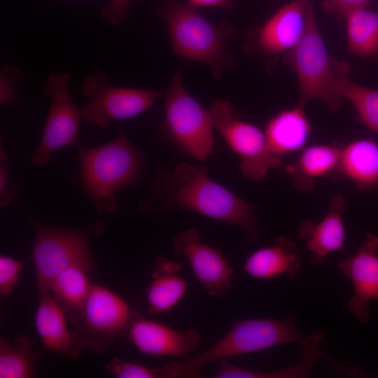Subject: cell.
Returning <instances> with one entry per match:
<instances>
[{"label":"cell","instance_id":"1","mask_svg":"<svg viewBox=\"0 0 378 378\" xmlns=\"http://www.w3.org/2000/svg\"><path fill=\"white\" fill-rule=\"evenodd\" d=\"M257 208L211 180L204 164L187 162L173 169H158L148 192L138 202L144 215L188 210L238 226L251 243L256 242L263 233L254 214Z\"/></svg>","mask_w":378,"mask_h":378},{"label":"cell","instance_id":"2","mask_svg":"<svg viewBox=\"0 0 378 378\" xmlns=\"http://www.w3.org/2000/svg\"><path fill=\"white\" fill-rule=\"evenodd\" d=\"M160 1L157 14L164 22L178 56L206 64L216 79L234 69V59L226 47L236 31L231 24H213L201 14L199 7L189 2Z\"/></svg>","mask_w":378,"mask_h":378},{"label":"cell","instance_id":"3","mask_svg":"<svg viewBox=\"0 0 378 378\" xmlns=\"http://www.w3.org/2000/svg\"><path fill=\"white\" fill-rule=\"evenodd\" d=\"M296 314L235 321L230 330L214 345L183 361L163 365L165 378H199L206 365L230 357L251 354L286 344L305 346L311 339L296 326Z\"/></svg>","mask_w":378,"mask_h":378},{"label":"cell","instance_id":"4","mask_svg":"<svg viewBox=\"0 0 378 378\" xmlns=\"http://www.w3.org/2000/svg\"><path fill=\"white\" fill-rule=\"evenodd\" d=\"M76 146L83 192L98 213H114L118 206L117 192L132 186L140 177L141 153L130 144L120 127L118 136L108 143L94 148Z\"/></svg>","mask_w":378,"mask_h":378},{"label":"cell","instance_id":"5","mask_svg":"<svg viewBox=\"0 0 378 378\" xmlns=\"http://www.w3.org/2000/svg\"><path fill=\"white\" fill-rule=\"evenodd\" d=\"M284 59L298 78L297 106L304 108L310 100L317 99L326 104L332 112L340 109L344 100L337 92V81L341 74L349 71V66L328 55L310 1L304 34L284 55Z\"/></svg>","mask_w":378,"mask_h":378},{"label":"cell","instance_id":"6","mask_svg":"<svg viewBox=\"0 0 378 378\" xmlns=\"http://www.w3.org/2000/svg\"><path fill=\"white\" fill-rule=\"evenodd\" d=\"M27 220L34 231L30 259L36 269L39 299L50 293L53 279L66 269L79 265L89 272L94 268L88 238L103 233L104 220H98L80 228L52 227L34 216H29Z\"/></svg>","mask_w":378,"mask_h":378},{"label":"cell","instance_id":"7","mask_svg":"<svg viewBox=\"0 0 378 378\" xmlns=\"http://www.w3.org/2000/svg\"><path fill=\"white\" fill-rule=\"evenodd\" d=\"M162 127L177 146L191 157L204 162L213 153V119L184 87L176 71L164 97Z\"/></svg>","mask_w":378,"mask_h":378},{"label":"cell","instance_id":"8","mask_svg":"<svg viewBox=\"0 0 378 378\" xmlns=\"http://www.w3.org/2000/svg\"><path fill=\"white\" fill-rule=\"evenodd\" d=\"M132 312L133 308L116 293L93 284L83 305L67 316L83 346L102 354L125 335Z\"/></svg>","mask_w":378,"mask_h":378},{"label":"cell","instance_id":"9","mask_svg":"<svg viewBox=\"0 0 378 378\" xmlns=\"http://www.w3.org/2000/svg\"><path fill=\"white\" fill-rule=\"evenodd\" d=\"M214 128L240 158L242 174L254 181L263 180L269 171L281 167V157L270 148L265 132L240 120L227 100L217 99L211 106Z\"/></svg>","mask_w":378,"mask_h":378},{"label":"cell","instance_id":"10","mask_svg":"<svg viewBox=\"0 0 378 378\" xmlns=\"http://www.w3.org/2000/svg\"><path fill=\"white\" fill-rule=\"evenodd\" d=\"M81 93L90 103L80 109L86 123L106 127L113 120L138 116L152 106L161 96L159 91L113 86L103 71L85 78Z\"/></svg>","mask_w":378,"mask_h":378},{"label":"cell","instance_id":"11","mask_svg":"<svg viewBox=\"0 0 378 378\" xmlns=\"http://www.w3.org/2000/svg\"><path fill=\"white\" fill-rule=\"evenodd\" d=\"M69 85V74L60 72L50 75L43 88V93L51 102L41 143L32 154L31 161L36 166L46 167L55 151L78 144L81 116L71 98Z\"/></svg>","mask_w":378,"mask_h":378},{"label":"cell","instance_id":"12","mask_svg":"<svg viewBox=\"0 0 378 378\" xmlns=\"http://www.w3.org/2000/svg\"><path fill=\"white\" fill-rule=\"evenodd\" d=\"M175 255L183 257L195 279L212 297L221 298L232 287L234 270L220 250L203 244L197 228L178 233L172 240Z\"/></svg>","mask_w":378,"mask_h":378},{"label":"cell","instance_id":"13","mask_svg":"<svg viewBox=\"0 0 378 378\" xmlns=\"http://www.w3.org/2000/svg\"><path fill=\"white\" fill-rule=\"evenodd\" d=\"M124 336L144 354L185 358L197 351L200 341L197 330H175L147 319L135 309Z\"/></svg>","mask_w":378,"mask_h":378},{"label":"cell","instance_id":"14","mask_svg":"<svg viewBox=\"0 0 378 378\" xmlns=\"http://www.w3.org/2000/svg\"><path fill=\"white\" fill-rule=\"evenodd\" d=\"M339 270L351 281L354 295L348 309L360 322L370 319V304L378 300V237L368 233L356 253L340 261Z\"/></svg>","mask_w":378,"mask_h":378},{"label":"cell","instance_id":"15","mask_svg":"<svg viewBox=\"0 0 378 378\" xmlns=\"http://www.w3.org/2000/svg\"><path fill=\"white\" fill-rule=\"evenodd\" d=\"M309 2L294 0L281 8L251 34V48L265 57L291 50L304 34Z\"/></svg>","mask_w":378,"mask_h":378},{"label":"cell","instance_id":"16","mask_svg":"<svg viewBox=\"0 0 378 378\" xmlns=\"http://www.w3.org/2000/svg\"><path fill=\"white\" fill-rule=\"evenodd\" d=\"M329 209L318 223L305 220L298 228V237L306 242L312 265H321L331 253L343 248L346 239L343 214L347 200L342 194L330 198Z\"/></svg>","mask_w":378,"mask_h":378},{"label":"cell","instance_id":"17","mask_svg":"<svg viewBox=\"0 0 378 378\" xmlns=\"http://www.w3.org/2000/svg\"><path fill=\"white\" fill-rule=\"evenodd\" d=\"M66 316L64 310L50 293L39 299L35 327L45 350L53 351L62 358L76 360L85 347L76 332L68 329Z\"/></svg>","mask_w":378,"mask_h":378},{"label":"cell","instance_id":"18","mask_svg":"<svg viewBox=\"0 0 378 378\" xmlns=\"http://www.w3.org/2000/svg\"><path fill=\"white\" fill-rule=\"evenodd\" d=\"M300 267L298 247L287 236L278 237L270 245L255 251L242 266L247 274L259 279L279 276L293 279L298 275Z\"/></svg>","mask_w":378,"mask_h":378},{"label":"cell","instance_id":"19","mask_svg":"<svg viewBox=\"0 0 378 378\" xmlns=\"http://www.w3.org/2000/svg\"><path fill=\"white\" fill-rule=\"evenodd\" d=\"M182 265L158 256L153 262L151 281L146 290L147 313L150 316L171 310L182 300L188 283L181 276Z\"/></svg>","mask_w":378,"mask_h":378},{"label":"cell","instance_id":"20","mask_svg":"<svg viewBox=\"0 0 378 378\" xmlns=\"http://www.w3.org/2000/svg\"><path fill=\"white\" fill-rule=\"evenodd\" d=\"M360 191L378 187V144L368 139L353 141L342 147L338 171Z\"/></svg>","mask_w":378,"mask_h":378},{"label":"cell","instance_id":"21","mask_svg":"<svg viewBox=\"0 0 378 378\" xmlns=\"http://www.w3.org/2000/svg\"><path fill=\"white\" fill-rule=\"evenodd\" d=\"M342 147L338 144H318L304 148L293 163L286 167L295 188L311 190L315 181L338 171Z\"/></svg>","mask_w":378,"mask_h":378},{"label":"cell","instance_id":"22","mask_svg":"<svg viewBox=\"0 0 378 378\" xmlns=\"http://www.w3.org/2000/svg\"><path fill=\"white\" fill-rule=\"evenodd\" d=\"M310 131L311 125L303 108L297 106L272 117L266 124L265 134L270 150L281 157L302 150Z\"/></svg>","mask_w":378,"mask_h":378},{"label":"cell","instance_id":"23","mask_svg":"<svg viewBox=\"0 0 378 378\" xmlns=\"http://www.w3.org/2000/svg\"><path fill=\"white\" fill-rule=\"evenodd\" d=\"M33 341L27 335L17 337L10 345L0 337V378L37 377L36 365L45 349H33Z\"/></svg>","mask_w":378,"mask_h":378},{"label":"cell","instance_id":"24","mask_svg":"<svg viewBox=\"0 0 378 378\" xmlns=\"http://www.w3.org/2000/svg\"><path fill=\"white\" fill-rule=\"evenodd\" d=\"M345 20L349 52L364 57L378 55V11L358 9Z\"/></svg>","mask_w":378,"mask_h":378},{"label":"cell","instance_id":"25","mask_svg":"<svg viewBox=\"0 0 378 378\" xmlns=\"http://www.w3.org/2000/svg\"><path fill=\"white\" fill-rule=\"evenodd\" d=\"M326 355L321 348L302 350V360L294 365L269 372L255 371L236 366L227 359L218 360V369L214 378H303L309 375L313 368Z\"/></svg>","mask_w":378,"mask_h":378},{"label":"cell","instance_id":"26","mask_svg":"<svg viewBox=\"0 0 378 378\" xmlns=\"http://www.w3.org/2000/svg\"><path fill=\"white\" fill-rule=\"evenodd\" d=\"M82 266H71L52 281L50 293L66 312V316L79 309L88 298L92 285Z\"/></svg>","mask_w":378,"mask_h":378},{"label":"cell","instance_id":"27","mask_svg":"<svg viewBox=\"0 0 378 378\" xmlns=\"http://www.w3.org/2000/svg\"><path fill=\"white\" fill-rule=\"evenodd\" d=\"M341 74L337 81V91L344 100H349L356 109L360 119L372 132L378 133V90L361 86Z\"/></svg>","mask_w":378,"mask_h":378},{"label":"cell","instance_id":"28","mask_svg":"<svg viewBox=\"0 0 378 378\" xmlns=\"http://www.w3.org/2000/svg\"><path fill=\"white\" fill-rule=\"evenodd\" d=\"M105 368L111 375L118 378H165L162 366L150 368L117 357L106 363Z\"/></svg>","mask_w":378,"mask_h":378},{"label":"cell","instance_id":"29","mask_svg":"<svg viewBox=\"0 0 378 378\" xmlns=\"http://www.w3.org/2000/svg\"><path fill=\"white\" fill-rule=\"evenodd\" d=\"M22 269L20 262L15 259L1 255L0 256V295H9L20 279V272Z\"/></svg>","mask_w":378,"mask_h":378},{"label":"cell","instance_id":"30","mask_svg":"<svg viewBox=\"0 0 378 378\" xmlns=\"http://www.w3.org/2000/svg\"><path fill=\"white\" fill-rule=\"evenodd\" d=\"M22 77L21 71L15 66H6L0 74V103L13 104L18 101L16 86Z\"/></svg>","mask_w":378,"mask_h":378},{"label":"cell","instance_id":"31","mask_svg":"<svg viewBox=\"0 0 378 378\" xmlns=\"http://www.w3.org/2000/svg\"><path fill=\"white\" fill-rule=\"evenodd\" d=\"M135 0H111L100 10L102 19L111 26H116L126 21L130 10Z\"/></svg>","mask_w":378,"mask_h":378},{"label":"cell","instance_id":"32","mask_svg":"<svg viewBox=\"0 0 378 378\" xmlns=\"http://www.w3.org/2000/svg\"><path fill=\"white\" fill-rule=\"evenodd\" d=\"M18 190L12 183L8 173L7 156L2 144L0 150V206H7L18 195Z\"/></svg>","mask_w":378,"mask_h":378},{"label":"cell","instance_id":"33","mask_svg":"<svg viewBox=\"0 0 378 378\" xmlns=\"http://www.w3.org/2000/svg\"><path fill=\"white\" fill-rule=\"evenodd\" d=\"M370 0H326L325 9L337 19H345L352 11L365 8Z\"/></svg>","mask_w":378,"mask_h":378},{"label":"cell","instance_id":"34","mask_svg":"<svg viewBox=\"0 0 378 378\" xmlns=\"http://www.w3.org/2000/svg\"><path fill=\"white\" fill-rule=\"evenodd\" d=\"M189 3L200 6H211L220 8L227 11L233 8L232 0H188Z\"/></svg>","mask_w":378,"mask_h":378}]
</instances>
